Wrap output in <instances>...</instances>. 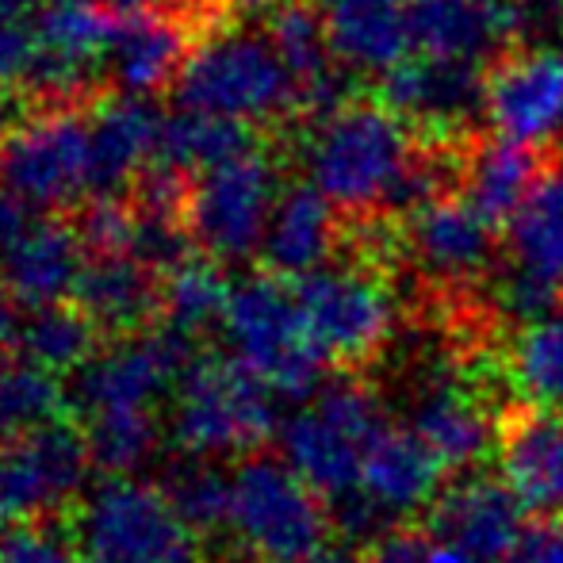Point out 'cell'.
<instances>
[{
  "mask_svg": "<svg viewBox=\"0 0 563 563\" xmlns=\"http://www.w3.org/2000/svg\"><path fill=\"white\" fill-rule=\"evenodd\" d=\"M299 154L307 180L341 216L372 219L391 216L395 196L422 154V139L387 104L356 97L334 115L307 123Z\"/></svg>",
  "mask_w": 563,
  "mask_h": 563,
  "instance_id": "obj_1",
  "label": "cell"
},
{
  "mask_svg": "<svg viewBox=\"0 0 563 563\" xmlns=\"http://www.w3.org/2000/svg\"><path fill=\"white\" fill-rule=\"evenodd\" d=\"M173 97L180 108L238 119L250 126L299 115V89L291 69L276 54L273 38L257 35L245 23L208 31V38L188 54Z\"/></svg>",
  "mask_w": 563,
  "mask_h": 563,
  "instance_id": "obj_2",
  "label": "cell"
},
{
  "mask_svg": "<svg viewBox=\"0 0 563 563\" xmlns=\"http://www.w3.org/2000/svg\"><path fill=\"white\" fill-rule=\"evenodd\" d=\"M273 387L227 356H196L173 387V445L185 456H253L280 433Z\"/></svg>",
  "mask_w": 563,
  "mask_h": 563,
  "instance_id": "obj_3",
  "label": "cell"
},
{
  "mask_svg": "<svg viewBox=\"0 0 563 563\" xmlns=\"http://www.w3.org/2000/svg\"><path fill=\"white\" fill-rule=\"evenodd\" d=\"M223 338L234 361L253 368L284 399H307L322 387L327 356L314 345L299 291L276 273L230 284Z\"/></svg>",
  "mask_w": 563,
  "mask_h": 563,
  "instance_id": "obj_4",
  "label": "cell"
},
{
  "mask_svg": "<svg viewBox=\"0 0 563 563\" xmlns=\"http://www.w3.org/2000/svg\"><path fill=\"white\" fill-rule=\"evenodd\" d=\"M230 529L253 563H311L330 533L319 490L288 460L253 452L238 464Z\"/></svg>",
  "mask_w": 563,
  "mask_h": 563,
  "instance_id": "obj_5",
  "label": "cell"
},
{
  "mask_svg": "<svg viewBox=\"0 0 563 563\" xmlns=\"http://www.w3.org/2000/svg\"><path fill=\"white\" fill-rule=\"evenodd\" d=\"M77 544L92 563H196L200 541L165 487L108 475L74 510Z\"/></svg>",
  "mask_w": 563,
  "mask_h": 563,
  "instance_id": "obj_6",
  "label": "cell"
},
{
  "mask_svg": "<svg viewBox=\"0 0 563 563\" xmlns=\"http://www.w3.org/2000/svg\"><path fill=\"white\" fill-rule=\"evenodd\" d=\"M384 430L379 402L368 384L345 376L314 391V402L280 426V452L322 498L361 487L364 452Z\"/></svg>",
  "mask_w": 563,
  "mask_h": 563,
  "instance_id": "obj_7",
  "label": "cell"
},
{
  "mask_svg": "<svg viewBox=\"0 0 563 563\" xmlns=\"http://www.w3.org/2000/svg\"><path fill=\"white\" fill-rule=\"evenodd\" d=\"M0 192L35 211L74 208L92 196L89 115L66 108H38L35 115L0 131Z\"/></svg>",
  "mask_w": 563,
  "mask_h": 563,
  "instance_id": "obj_8",
  "label": "cell"
},
{
  "mask_svg": "<svg viewBox=\"0 0 563 563\" xmlns=\"http://www.w3.org/2000/svg\"><path fill=\"white\" fill-rule=\"evenodd\" d=\"M307 327L330 364L361 372L387 349L395 330L391 276L361 257L322 265L296 280Z\"/></svg>",
  "mask_w": 563,
  "mask_h": 563,
  "instance_id": "obj_9",
  "label": "cell"
},
{
  "mask_svg": "<svg viewBox=\"0 0 563 563\" xmlns=\"http://www.w3.org/2000/svg\"><path fill=\"white\" fill-rule=\"evenodd\" d=\"M280 165L261 146L192 177L185 227L203 257L245 261L261 250L280 203Z\"/></svg>",
  "mask_w": 563,
  "mask_h": 563,
  "instance_id": "obj_10",
  "label": "cell"
},
{
  "mask_svg": "<svg viewBox=\"0 0 563 563\" xmlns=\"http://www.w3.org/2000/svg\"><path fill=\"white\" fill-rule=\"evenodd\" d=\"M399 257L430 291V299L475 296L498 273L495 223L460 192L438 196L399 219Z\"/></svg>",
  "mask_w": 563,
  "mask_h": 563,
  "instance_id": "obj_11",
  "label": "cell"
},
{
  "mask_svg": "<svg viewBox=\"0 0 563 563\" xmlns=\"http://www.w3.org/2000/svg\"><path fill=\"white\" fill-rule=\"evenodd\" d=\"M92 452L74 418L0 445V518L27 526L77 510Z\"/></svg>",
  "mask_w": 563,
  "mask_h": 563,
  "instance_id": "obj_12",
  "label": "cell"
},
{
  "mask_svg": "<svg viewBox=\"0 0 563 563\" xmlns=\"http://www.w3.org/2000/svg\"><path fill=\"white\" fill-rule=\"evenodd\" d=\"M376 100L407 119L422 142L460 146L475 139V119L487 115V69L410 54L379 74Z\"/></svg>",
  "mask_w": 563,
  "mask_h": 563,
  "instance_id": "obj_13",
  "label": "cell"
},
{
  "mask_svg": "<svg viewBox=\"0 0 563 563\" xmlns=\"http://www.w3.org/2000/svg\"><path fill=\"white\" fill-rule=\"evenodd\" d=\"M192 345V338L169 327L119 338L112 349H100L89 364L74 372L69 407H77L81 415L154 407L169 387H177L185 368L196 361Z\"/></svg>",
  "mask_w": 563,
  "mask_h": 563,
  "instance_id": "obj_14",
  "label": "cell"
},
{
  "mask_svg": "<svg viewBox=\"0 0 563 563\" xmlns=\"http://www.w3.org/2000/svg\"><path fill=\"white\" fill-rule=\"evenodd\" d=\"M521 514L526 503L506 479L464 472L430 506L426 533L433 537V544L456 552L467 563H498L510 560L514 544L526 533Z\"/></svg>",
  "mask_w": 563,
  "mask_h": 563,
  "instance_id": "obj_15",
  "label": "cell"
},
{
  "mask_svg": "<svg viewBox=\"0 0 563 563\" xmlns=\"http://www.w3.org/2000/svg\"><path fill=\"white\" fill-rule=\"evenodd\" d=\"M487 119L495 134L544 146L563 131V46H521L487 69Z\"/></svg>",
  "mask_w": 563,
  "mask_h": 563,
  "instance_id": "obj_16",
  "label": "cell"
},
{
  "mask_svg": "<svg viewBox=\"0 0 563 563\" xmlns=\"http://www.w3.org/2000/svg\"><path fill=\"white\" fill-rule=\"evenodd\" d=\"M410 46L426 58L490 69L518 51L510 0H410Z\"/></svg>",
  "mask_w": 563,
  "mask_h": 563,
  "instance_id": "obj_17",
  "label": "cell"
},
{
  "mask_svg": "<svg viewBox=\"0 0 563 563\" xmlns=\"http://www.w3.org/2000/svg\"><path fill=\"white\" fill-rule=\"evenodd\" d=\"M498 460L526 510L563 514V415L533 402L498 410Z\"/></svg>",
  "mask_w": 563,
  "mask_h": 563,
  "instance_id": "obj_18",
  "label": "cell"
},
{
  "mask_svg": "<svg viewBox=\"0 0 563 563\" xmlns=\"http://www.w3.org/2000/svg\"><path fill=\"white\" fill-rule=\"evenodd\" d=\"M85 261L89 250L77 227L38 216L12 245L0 250V284L12 291L15 303L43 311L74 296Z\"/></svg>",
  "mask_w": 563,
  "mask_h": 563,
  "instance_id": "obj_19",
  "label": "cell"
},
{
  "mask_svg": "<svg viewBox=\"0 0 563 563\" xmlns=\"http://www.w3.org/2000/svg\"><path fill=\"white\" fill-rule=\"evenodd\" d=\"M74 303L97 322L104 341L146 334L162 319V276L131 253H89Z\"/></svg>",
  "mask_w": 563,
  "mask_h": 563,
  "instance_id": "obj_20",
  "label": "cell"
},
{
  "mask_svg": "<svg viewBox=\"0 0 563 563\" xmlns=\"http://www.w3.org/2000/svg\"><path fill=\"white\" fill-rule=\"evenodd\" d=\"M338 245H345V216L307 180L284 188L273 223L261 242L265 268L284 280H303L314 268L330 265Z\"/></svg>",
  "mask_w": 563,
  "mask_h": 563,
  "instance_id": "obj_21",
  "label": "cell"
},
{
  "mask_svg": "<svg viewBox=\"0 0 563 563\" xmlns=\"http://www.w3.org/2000/svg\"><path fill=\"white\" fill-rule=\"evenodd\" d=\"M327 23L330 51L349 74H387L410 46V0H311Z\"/></svg>",
  "mask_w": 563,
  "mask_h": 563,
  "instance_id": "obj_22",
  "label": "cell"
},
{
  "mask_svg": "<svg viewBox=\"0 0 563 563\" xmlns=\"http://www.w3.org/2000/svg\"><path fill=\"white\" fill-rule=\"evenodd\" d=\"M552 154H544L541 146L529 142H514L506 134L495 139H479L475 134L464 146L460 157V185L456 192L479 211L487 223L503 227L518 216V208L526 203V196L533 192V185L541 180V173L549 169Z\"/></svg>",
  "mask_w": 563,
  "mask_h": 563,
  "instance_id": "obj_23",
  "label": "cell"
},
{
  "mask_svg": "<svg viewBox=\"0 0 563 563\" xmlns=\"http://www.w3.org/2000/svg\"><path fill=\"white\" fill-rule=\"evenodd\" d=\"M162 119L146 97H108L89 112L92 196H119L154 165Z\"/></svg>",
  "mask_w": 563,
  "mask_h": 563,
  "instance_id": "obj_24",
  "label": "cell"
},
{
  "mask_svg": "<svg viewBox=\"0 0 563 563\" xmlns=\"http://www.w3.org/2000/svg\"><path fill=\"white\" fill-rule=\"evenodd\" d=\"M192 23L180 15H123L104 74L126 97H150L177 85L188 62Z\"/></svg>",
  "mask_w": 563,
  "mask_h": 563,
  "instance_id": "obj_25",
  "label": "cell"
},
{
  "mask_svg": "<svg viewBox=\"0 0 563 563\" xmlns=\"http://www.w3.org/2000/svg\"><path fill=\"white\" fill-rule=\"evenodd\" d=\"M445 464L410 426H384L364 452L361 487L399 518L438 495Z\"/></svg>",
  "mask_w": 563,
  "mask_h": 563,
  "instance_id": "obj_26",
  "label": "cell"
},
{
  "mask_svg": "<svg viewBox=\"0 0 563 563\" xmlns=\"http://www.w3.org/2000/svg\"><path fill=\"white\" fill-rule=\"evenodd\" d=\"M510 261L526 273L563 284V157L552 154L549 169L510 219Z\"/></svg>",
  "mask_w": 563,
  "mask_h": 563,
  "instance_id": "obj_27",
  "label": "cell"
},
{
  "mask_svg": "<svg viewBox=\"0 0 563 563\" xmlns=\"http://www.w3.org/2000/svg\"><path fill=\"white\" fill-rule=\"evenodd\" d=\"M253 146H257V134H253L250 123L180 108L177 115L162 119V139H157L154 162L169 165V169L185 173V177H200L203 169L223 165Z\"/></svg>",
  "mask_w": 563,
  "mask_h": 563,
  "instance_id": "obj_28",
  "label": "cell"
},
{
  "mask_svg": "<svg viewBox=\"0 0 563 563\" xmlns=\"http://www.w3.org/2000/svg\"><path fill=\"white\" fill-rule=\"evenodd\" d=\"M503 379L521 395L526 402L563 415V319L526 322L506 341V353L498 356Z\"/></svg>",
  "mask_w": 563,
  "mask_h": 563,
  "instance_id": "obj_29",
  "label": "cell"
},
{
  "mask_svg": "<svg viewBox=\"0 0 563 563\" xmlns=\"http://www.w3.org/2000/svg\"><path fill=\"white\" fill-rule=\"evenodd\" d=\"M69 418V387H62L58 372L27 361L4 356L0 361V445Z\"/></svg>",
  "mask_w": 563,
  "mask_h": 563,
  "instance_id": "obj_30",
  "label": "cell"
},
{
  "mask_svg": "<svg viewBox=\"0 0 563 563\" xmlns=\"http://www.w3.org/2000/svg\"><path fill=\"white\" fill-rule=\"evenodd\" d=\"M230 284L211 257H188L162 276V322L185 338H200L223 327Z\"/></svg>",
  "mask_w": 563,
  "mask_h": 563,
  "instance_id": "obj_31",
  "label": "cell"
},
{
  "mask_svg": "<svg viewBox=\"0 0 563 563\" xmlns=\"http://www.w3.org/2000/svg\"><path fill=\"white\" fill-rule=\"evenodd\" d=\"M100 345H104V334L77 303H54L35 311L23 322L20 338V353L51 372H77L100 353Z\"/></svg>",
  "mask_w": 563,
  "mask_h": 563,
  "instance_id": "obj_32",
  "label": "cell"
},
{
  "mask_svg": "<svg viewBox=\"0 0 563 563\" xmlns=\"http://www.w3.org/2000/svg\"><path fill=\"white\" fill-rule=\"evenodd\" d=\"M85 441L92 452V467H100L104 475H131L157 456L162 422L150 407L100 410V415H89Z\"/></svg>",
  "mask_w": 563,
  "mask_h": 563,
  "instance_id": "obj_33",
  "label": "cell"
},
{
  "mask_svg": "<svg viewBox=\"0 0 563 563\" xmlns=\"http://www.w3.org/2000/svg\"><path fill=\"white\" fill-rule=\"evenodd\" d=\"M169 503L180 518L192 526L196 537H216L219 529H230V506H234V479H227L211 460L185 456L173 464L162 479Z\"/></svg>",
  "mask_w": 563,
  "mask_h": 563,
  "instance_id": "obj_34",
  "label": "cell"
},
{
  "mask_svg": "<svg viewBox=\"0 0 563 563\" xmlns=\"http://www.w3.org/2000/svg\"><path fill=\"white\" fill-rule=\"evenodd\" d=\"M268 38H273L276 54L296 77V89L307 85L311 77L327 74L334 66V51H330L327 23H322L319 8L311 0H288L268 15Z\"/></svg>",
  "mask_w": 563,
  "mask_h": 563,
  "instance_id": "obj_35",
  "label": "cell"
},
{
  "mask_svg": "<svg viewBox=\"0 0 563 563\" xmlns=\"http://www.w3.org/2000/svg\"><path fill=\"white\" fill-rule=\"evenodd\" d=\"M0 563H81V544L54 521H27L0 537Z\"/></svg>",
  "mask_w": 563,
  "mask_h": 563,
  "instance_id": "obj_36",
  "label": "cell"
},
{
  "mask_svg": "<svg viewBox=\"0 0 563 563\" xmlns=\"http://www.w3.org/2000/svg\"><path fill=\"white\" fill-rule=\"evenodd\" d=\"M364 563H438V544L430 533L395 526L391 533L364 549Z\"/></svg>",
  "mask_w": 563,
  "mask_h": 563,
  "instance_id": "obj_37",
  "label": "cell"
},
{
  "mask_svg": "<svg viewBox=\"0 0 563 563\" xmlns=\"http://www.w3.org/2000/svg\"><path fill=\"white\" fill-rule=\"evenodd\" d=\"M506 563H563V521H537L521 533Z\"/></svg>",
  "mask_w": 563,
  "mask_h": 563,
  "instance_id": "obj_38",
  "label": "cell"
},
{
  "mask_svg": "<svg viewBox=\"0 0 563 563\" xmlns=\"http://www.w3.org/2000/svg\"><path fill=\"white\" fill-rule=\"evenodd\" d=\"M104 4L119 15H180L192 27L208 23V8L216 12V0H104Z\"/></svg>",
  "mask_w": 563,
  "mask_h": 563,
  "instance_id": "obj_39",
  "label": "cell"
},
{
  "mask_svg": "<svg viewBox=\"0 0 563 563\" xmlns=\"http://www.w3.org/2000/svg\"><path fill=\"white\" fill-rule=\"evenodd\" d=\"M38 216H43V211L27 208V203L15 200V196L0 192V250H4V245H12L15 238H20L31 223H35Z\"/></svg>",
  "mask_w": 563,
  "mask_h": 563,
  "instance_id": "obj_40",
  "label": "cell"
},
{
  "mask_svg": "<svg viewBox=\"0 0 563 563\" xmlns=\"http://www.w3.org/2000/svg\"><path fill=\"white\" fill-rule=\"evenodd\" d=\"M280 4H288V0H216V12L227 23H253L268 20Z\"/></svg>",
  "mask_w": 563,
  "mask_h": 563,
  "instance_id": "obj_41",
  "label": "cell"
},
{
  "mask_svg": "<svg viewBox=\"0 0 563 563\" xmlns=\"http://www.w3.org/2000/svg\"><path fill=\"white\" fill-rule=\"evenodd\" d=\"M23 338V319H20V303H15L12 291L0 284V361L20 345Z\"/></svg>",
  "mask_w": 563,
  "mask_h": 563,
  "instance_id": "obj_42",
  "label": "cell"
},
{
  "mask_svg": "<svg viewBox=\"0 0 563 563\" xmlns=\"http://www.w3.org/2000/svg\"><path fill=\"white\" fill-rule=\"evenodd\" d=\"M38 0H0V31L23 27V23L38 20L35 15Z\"/></svg>",
  "mask_w": 563,
  "mask_h": 563,
  "instance_id": "obj_43",
  "label": "cell"
},
{
  "mask_svg": "<svg viewBox=\"0 0 563 563\" xmlns=\"http://www.w3.org/2000/svg\"><path fill=\"white\" fill-rule=\"evenodd\" d=\"M311 563H364V552H361V544L341 541V537H334V541L322 544L319 556H314Z\"/></svg>",
  "mask_w": 563,
  "mask_h": 563,
  "instance_id": "obj_44",
  "label": "cell"
},
{
  "mask_svg": "<svg viewBox=\"0 0 563 563\" xmlns=\"http://www.w3.org/2000/svg\"><path fill=\"white\" fill-rule=\"evenodd\" d=\"M438 563H467V560L456 556V552H449V549H441V544H438Z\"/></svg>",
  "mask_w": 563,
  "mask_h": 563,
  "instance_id": "obj_45",
  "label": "cell"
},
{
  "mask_svg": "<svg viewBox=\"0 0 563 563\" xmlns=\"http://www.w3.org/2000/svg\"><path fill=\"white\" fill-rule=\"evenodd\" d=\"M54 4H85V0H54Z\"/></svg>",
  "mask_w": 563,
  "mask_h": 563,
  "instance_id": "obj_46",
  "label": "cell"
},
{
  "mask_svg": "<svg viewBox=\"0 0 563 563\" xmlns=\"http://www.w3.org/2000/svg\"><path fill=\"white\" fill-rule=\"evenodd\" d=\"M0 521H4V518H0Z\"/></svg>",
  "mask_w": 563,
  "mask_h": 563,
  "instance_id": "obj_47",
  "label": "cell"
}]
</instances>
